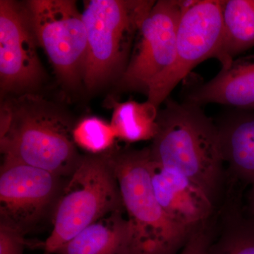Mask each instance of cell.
<instances>
[{"label":"cell","instance_id":"obj_1","mask_svg":"<svg viewBox=\"0 0 254 254\" xmlns=\"http://www.w3.org/2000/svg\"><path fill=\"white\" fill-rule=\"evenodd\" d=\"M165 102L149 147L152 159L189 177L218 208L225 198L227 178L216 123L198 105L169 98Z\"/></svg>","mask_w":254,"mask_h":254},{"label":"cell","instance_id":"obj_2","mask_svg":"<svg viewBox=\"0 0 254 254\" xmlns=\"http://www.w3.org/2000/svg\"><path fill=\"white\" fill-rule=\"evenodd\" d=\"M11 118L0 138L4 158L69 177L83 156L73 141L75 125L58 105L36 93L8 98Z\"/></svg>","mask_w":254,"mask_h":254},{"label":"cell","instance_id":"obj_3","mask_svg":"<svg viewBox=\"0 0 254 254\" xmlns=\"http://www.w3.org/2000/svg\"><path fill=\"white\" fill-rule=\"evenodd\" d=\"M110 160L125 213L133 230L131 254H179L193 232L168 218L151 184L149 148H113Z\"/></svg>","mask_w":254,"mask_h":254},{"label":"cell","instance_id":"obj_4","mask_svg":"<svg viewBox=\"0 0 254 254\" xmlns=\"http://www.w3.org/2000/svg\"><path fill=\"white\" fill-rule=\"evenodd\" d=\"M155 1L91 0L82 16L87 34L83 83L88 91L120 79L132 51L137 31Z\"/></svg>","mask_w":254,"mask_h":254},{"label":"cell","instance_id":"obj_5","mask_svg":"<svg viewBox=\"0 0 254 254\" xmlns=\"http://www.w3.org/2000/svg\"><path fill=\"white\" fill-rule=\"evenodd\" d=\"M109 151L83 156L65 182L53 209V230L43 245L47 254L56 253L103 217L125 210Z\"/></svg>","mask_w":254,"mask_h":254},{"label":"cell","instance_id":"obj_6","mask_svg":"<svg viewBox=\"0 0 254 254\" xmlns=\"http://www.w3.org/2000/svg\"><path fill=\"white\" fill-rule=\"evenodd\" d=\"M38 44L65 88L83 83L87 56L86 26L73 0H30L25 4Z\"/></svg>","mask_w":254,"mask_h":254},{"label":"cell","instance_id":"obj_7","mask_svg":"<svg viewBox=\"0 0 254 254\" xmlns=\"http://www.w3.org/2000/svg\"><path fill=\"white\" fill-rule=\"evenodd\" d=\"M180 4L175 60L147 95L158 108L197 65L217 59L221 45L222 0H180Z\"/></svg>","mask_w":254,"mask_h":254},{"label":"cell","instance_id":"obj_8","mask_svg":"<svg viewBox=\"0 0 254 254\" xmlns=\"http://www.w3.org/2000/svg\"><path fill=\"white\" fill-rule=\"evenodd\" d=\"M181 14L180 0L155 1L137 31L128 64L118 81L119 89L148 95L173 64Z\"/></svg>","mask_w":254,"mask_h":254},{"label":"cell","instance_id":"obj_9","mask_svg":"<svg viewBox=\"0 0 254 254\" xmlns=\"http://www.w3.org/2000/svg\"><path fill=\"white\" fill-rule=\"evenodd\" d=\"M38 42L25 4L0 1L1 94L33 93L41 86L45 71L38 57Z\"/></svg>","mask_w":254,"mask_h":254},{"label":"cell","instance_id":"obj_10","mask_svg":"<svg viewBox=\"0 0 254 254\" xmlns=\"http://www.w3.org/2000/svg\"><path fill=\"white\" fill-rule=\"evenodd\" d=\"M63 179L4 158L0 171L1 219L26 232L54 209L64 185Z\"/></svg>","mask_w":254,"mask_h":254},{"label":"cell","instance_id":"obj_11","mask_svg":"<svg viewBox=\"0 0 254 254\" xmlns=\"http://www.w3.org/2000/svg\"><path fill=\"white\" fill-rule=\"evenodd\" d=\"M150 177L159 204L179 226L193 232L216 213L218 208L204 190L177 170L161 166L152 159Z\"/></svg>","mask_w":254,"mask_h":254},{"label":"cell","instance_id":"obj_12","mask_svg":"<svg viewBox=\"0 0 254 254\" xmlns=\"http://www.w3.org/2000/svg\"><path fill=\"white\" fill-rule=\"evenodd\" d=\"M215 123L227 182L254 186V110H236Z\"/></svg>","mask_w":254,"mask_h":254},{"label":"cell","instance_id":"obj_13","mask_svg":"<svg viewBox=\"0 0 254 254\" xmlns=\"http://www.w3.org/2000/svg\"><path fill=\"white\" fill-rule=\"evenodd\" d=\"M185 102L200 107L217 103L254 110V55L234 60L210 81L190 91Z\"/></svg>","mask_w":254,"mask_h":254},{"label":"cell","instance_id":"obj_14","mask_svg":"<svg viewBox=\"0 0 254 254\" xmlns=\"http://www.w3.org/2000/svg\"><path fill=\"white\" fill-rule=\"evenodd\" d=\"M244 193L236 187L227 190L205 254H254V222L244 210Z\"/></svg>","mask_w":254,"mask_h":254},{"label":"cell","instance_id":"obj_15","mask_svg":"<svg viewBox=\"0 0 254 254\" xmlns=\"http://www.w3.org/2000/svg\"><path fill=\"white\" fill-rule=\"evenodd\" d=\"M133 230L125 210L91 224L60 249L57 254H131Z\"/></svg>","mask_w":254,"mask_h":254},{"label":"cell","instance_id":"obj_16","mask_svg":"<svg viewBox=\"0 0 254 254\" xmlns=\"http://www.w3.org/2000/svg\"><path fill=\"white\" fill-rule=\"evenodd\" d=\"M222 35L217 60L222 68L254 47V0H222Z\"/></svg>","mask_w":254,"mask_h":254},{"label":"cell","instance_id":"obj_17","mask_svg":"<svg viewBox=\"0 0 254 254\" xmlns=\"http://www.w3.org/2000/svg\"><path fill=\"white\" fill-rule=\"evenodd\" d=\"M111 125L118 138L128 143L153 140L158 130V107L148 100L118 103L113 100Z\"/></svg>","mask_w":254,"mask_h":254},{"label":"cell","instance_id":"obj_18","mask_svg":"<svg viewBox=\"0 0 254 254\" xmlns=\"http://www.w3.org/2000/svg\"><path fill=\"white\" fill-rule=\"evenodd\" d=\"M73 141L90 154L106 153L113 148L117 137L110 124L96 117L83 118L75 125Z\"/></svg>","mask_w":254,"mask_h":254},{"label":"cell","instance_id":"obj_19","mask_svg":"<svg viewBox=\"0 0 254 254\" xmlns=\"http://www.w3.org/2000/svg\"><path fill=\"white\" fill-rule=\"evenodd\" d=\"M26 232L4 219H0V254H23Z\"/></svg>","mask_w":254,"mask_h":254},{"label":"cell","instance_id":"obj_20","mask_svg":"<svg viewBox=\"0 0 254 254\" xmlns=\"http://www.w3.org/2000/svg\"><path fill=\"white\" fill-rule=\"evenodd\" d=\"M216 215L204 225L195 229L179 254H205L215 231Z\"/></svg>","mask_w":254,"mask_h":254},{"label":"cell","instance_id":"obj_21","mask_svg":"<svg viewBox=\"0 0 254 254\" xmlns=\"http://www.w3.org/2000/svg\"><path fill=\"white\" fill-rule=\"evenodd\" d=\"M243 202L246 215L254 222V186L250 187L245 190Z\"/></svg>","mask_w":254,"mask_h":254}]
</instances>
